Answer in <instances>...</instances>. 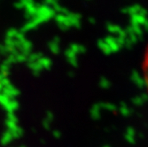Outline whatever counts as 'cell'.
<instances>
[{
	"mask_svg": "<svg viewBox=\"0 0 148 147\" xmlns=\"http://www.w3.org/2000/svg\"><path fill=\"white\" fill-rule=\"evenodd\" d=\"M143 73H144V77H145V81L146 83V87L148 89V46L146 48L145 57H144V61H143Z\"/></svg>",
	"mask_w": 148,
	"mask_h": 147,
	"instance_id": "cell-1",
	"label": "cell"
}]
</instances>
